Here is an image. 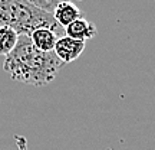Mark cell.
Here are the masks:
<instances>
[{"instance_id": "1", "label": "cell", "mask_w": 155, "mask_h": 150, "mask_svg": "<svg viewBox=\"0 0 155 150\" xmlns=\"http://www.w3.org/2000/svg\"><path fill=\"white\" fill-rule=\"evenodd\" d=\"M62 65L55 52H42L28 35H19L15 49L3 62V69L15 81L45 87L58 77Z\"/></svg>"}, {"instance_id": "4", "label": "cell", "mask_w": 155, "mask_h": 150, "mask_svg": "<svg viewBox=\"0 0 155 150\" xmlns=\"http://www.w3.org/2000/svg\"><path fill=\"white\" fill-rule=\"evenodd\" d=\"M52 16L55 17V20L61 25L63 29H66L71 23L82 17V13L78 9V6L73 3L72 0H65L55 9L52 13Z\"/></svg>"}, {"instance_id": "7", "label": "cell", "mask_w": 155, "mask_h": 150, "mask_svg": "<svg viewBox=\"0 0 155 150\" xmlns=\"http://www.w3.org/2000/svg\"><path fill=\"white\" fill-rule=\"evenodd\" d=\"M19 33L15 32L12 28L0 26V56H7L15 49L17 44Z\"/></svg>"}, {"instance_id": "2", "label": "cell", "mask_w": 155, "mask_h": 150, "mask_svg": "<svg viewBox=\"0 0 155 150\" xmlns=\"http://www.w3.org/2000/svg\"><path fill=\"white\" fill-rule=\"evenodd\" d=\"M0 26L12 28L19 35L28 36L38 29H50L59 38L65 36V29L55 17L28 0H0Z\"/></svg>"}, {"instance_id": "8", "label": "cell", "mask_w": 155, "mask_h": 150, "mask_svg": "<svg viewBox=\"0 0 155 150\" xmlns=\"http://www.w3.org/2000/svg\"><path fill=\"white\" fill-rule=\"evenodd\" d=\"M28 2H30L33 6H36L38 9H40V10L46 12V13H53L55 12V9L58 7V6L61 5L62 2H65V0H28Z\"/></svg>"}, {"instance_id": "5", "label": "cell", "mask_w": 155, "mask_h": 150, "mask_svg": "<svg viewBox=\"0 0 155 150\" xmlns=\"http://www.w3.org/2000/svg\"><path fill=\"white\" fill-rule=\"evenodd\" d=\"M96 32H98V30H96L95 23L86 20L85 17H81V19L75 20V22L71 23V25L65 29V35H66V36L78 39V40H83V42L95 38Z\"/></svg>"}, {"instance_id": "3", "label": "cell", "mask_w": 155, "mask_h": 150, "mask_svg": "<svg viewBox=\"0 0 155 150\" xmlns=\"http://www.w3.org/2000/svg\"><path fill=\"white\" fill-rule=\"evenodd\" d=\"M85 46H86V42L69 38L65 35V36L58 39L53 52L61 59L62 64H71L82 55V52L85 51Z\"/></svg>"}, {"instance_id": "6", "label": "cell", "mask_w": 155, "mask_h": 150, "mask_svg": "<svg viewBox=\"0 0 155 150\" xmlns=\"http://www.w3.org/2000/svg\"><path fill=\"white\" fill-rule=\"evenodd\" d=\"M29 38H30L32 44L39 51H42V52H53L59 36L50 29H38L32 35H29Z\"/></svg>"}]
</instances>
